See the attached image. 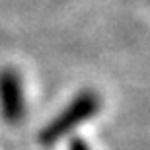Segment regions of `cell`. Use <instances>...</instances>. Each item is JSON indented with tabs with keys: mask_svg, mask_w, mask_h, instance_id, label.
I'll list each match as a JSON object with an SVG mask.
<instances>
[{
	"mask_svg": "<svg viewBox=\"0 0 150 150\" xmlns=\"http://www.w3.org/2000/svg\"><path fill=\"white\" fill-rule=\"evenodd\" d=\"M101 109V98L96 90H82L80 94L67 103L59 115H55L37 134L41 146H53L70 134L84 121H90Z\"/></svg>",
	"mask_w": 150,
	"mask_h": 150,
	"instance_id": "cell-1",
	"label": "cell"
},
{
	"mask_svg": "<svg viewBox=\"0 0 150 150\" xmlns=\"http://www.w3.org/2000/svg\"><path fill=\"white\" fill-rule=\"evenodd\" d=\"M0 115L8 125H18L25 115L22 78L16 68H0Z\"/></svg>",
	"mask_w": 150,
	"mask_h": 150,
	"instance_id": "cell-2",
	"label": "cell"
},
{
	"mask_svg": "<svg viewBox=\"0 0 150 150\" xmlns=\"http://www.w3.org/2000/svg\"><path fill=\"white\" fill-rule=\"evenodd\" d=\"M68 150H92V148H90V144L84 139L74 137V139H70V142H68Z\"/></svg>",
	"mask_w": 150,
	"mask_h": 150,
	"instance_id": "cell-3",
	"label": "cell"
}]
</instances>
